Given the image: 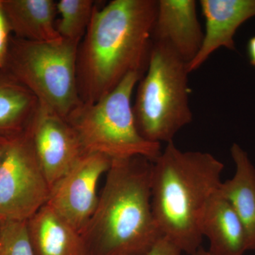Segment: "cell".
<instances>
[{"label": "cell", "instance_id": "22", "mask_svg": "<svg viewBox=\"0 0 255 255\" xmlns=\"http://www.w3.org/2000/svg\"><path fill=\"white\" fill-rule=\"evenodd\" d=\"M6 137V136H4V135H0V162H1V158H2L3 153H4Z\"/></svg>", "mask_w": 255, "mask_h": 255}, {"label": "cell", "instance_id": "6", "mask_svg": "<svg viewBox=\"0 0 255 255\" xmlns=\"http://www.w3.org/2000/svg\"><path fill=\"white\" fill-rule=\"evenodd\" d=\"M142 77L128 74L108 95L95 103L82 102L69 116L67 122L85 153H100L112 159L140 156L152 162L160 155L161 144L144 138L135 124L131 99Z\"/></svg>", "mask_w": 255, "mask_h": 255}, {"label": "cell", "instance_id": "21", "mask_svg": "<svg viewBox=\"0 0 255 255\" xmlns=\"http://www.w3.org/2000/svg\"><path fill=\"white\" fill-rule=\"evenodd\" d=\"M248 50L251 65L255 67V36L252 37L248 42Z\"/></svg>", "mask_w": 255, "mask_h": 255}, {"label": "cell", "instance_id": "20", "mask_svg": "<svg viewBox=\"0 0 255 255\" xmlns=\"http://www.w3.org/2000/svg\"><path fill=\"white\" fill-rule=\"evenodd\" d=\"M182 253L168 239L162 237L147 255H182Z\"/></svg>", "mask_w": 255, "mask_h": 255}, {"label": "cell", "instance_id": "16", "mask_svg": "<svg viewBox=\"0 0 255 255\" xmlns=\"http://www.w3.org/2000/svg\"><path fill=\"white\" fill-rule=\"evenodd\" d=\"M33 93L4 69H0V135L25 131L38 109Z\"/></svg>", "mask_w": 255, "mask_h": 255}, {"label": "cell", "instance_id": "18", "mask_svg": "<svg viewBox=\"0 0 255 255\" xmlns=\"http://www.w3.org/2000/svg\"><path fill=\"white\" fill-rule=\"evenodd\" d=\"M0 255H35L27 221H0Z\"/></svg>", "mask_w": 255, "mask_h": 255}, {"label": "cell", "instance_id": "14", "mask_svg": "<svg viewBox=\"0 0 255 255\" xmlns=\"http://www.w3.org/2000/svg\"><path fill=\"white\" fill-rule=\"evenodd\" d=\"M10 31L30 41H56V2L53 0H1Z\"/></svg>", "mask_w": 255, "mask_h": 255}, {"label": "cell", "instance_id": "13", "mask_svg": "<svg viewBox=\"0 0 255 255\" xmlns=\"http://www.w3.org/2000/svg\"><path fill=\"white\" fill-rule=\"evenodd\" d=\"M35 255H91L77 230L46 204L27 221Z\"/></svg>", "mask_w": 255, "mask_h": 255}, {"label": "cell", "instance_id": "10", "mask_svg": "<svg viewBox=\"0 0 255 255\" xmlns=\"http://www.w3.org/2000/svg\"><path fill=\"white\" fill-rule=\"evenodd\" d=\"M194 0H159L152 40L166 43L187 64L202 46L204 32Z\"/></svg>", "mask_w": 255, "mask_h": 255}, {"label": "cell", "instance_id": "7", "mask_svg": "<svg viewBox=\"0 0 255 255\" xmlns=\"http://www.w3.org/2000/svg\"><path fill=\"white\" fill-rule=\"evenodd\" d=\"M50 194L28 127L6 136L0 162V221H27L46 205Z\"/></svg>", "mask_w": 255, "mask_h": 255}, {"label": "cell", "instance_id": "2", "mask_svg": "<svg viewBox=\"0 0 255 255\" xmlns=\"http://www.w3.org/2000/svg\"><path fill=\"white\" fill-rule=\"evenodd\" d=\"M152 162L112 159L95 212L82 231L91 255H147L163 237L151 206Z\"/></svg>", "mask_w": 255, "mask_h": 255}, {"label": "cell", "instance_id": "5", "mask_svg": "<svg viewBox=\"0 0 255 255\" xmlns=\"http://www.w3.org/2000/svg\"><path fill=\"white\" fill-rule=\"evenodd\" d=\"M80 44L63 38L38 42L11 36L2 69L33 93L39 107L66 121L82 103L77 74Z\"/></svg>", "mask_w": 255, "mask_h": 255}, {"label": "cell", "instance_id": "3", "mask_svg": "<svg viewBox=\"0 0 255 255\" xmlns=\"http://www.w3.org/2000/svg\"><path fill=\"white\" fill-rule=\"evenodd\" d=\"M223 169L212 154L182 151L173 142L152 162V213L162 236L182 253L191 255L201 247V219L222 183Z\"/></svg>", "mask_w": 255, "mask_h": 255}, {"label": "cell", "instance_id": "23", "mask_svg": "<svg viewBox=\"0 0 255 255\" xmlns=\"http://www.w3.org/2000/svg\"><path fill=\"white\" fill-rule=\"evenodd\" d=\"M191 255H212L210 254L209 252L204 250L202 247H201L198 251H196L195 253H193Z\"/></svg>", "mask_w": 255, "mask_h": 255}, {"label": "cell", "instance_id": "11", "mask_svg": "<svg viewBox=\"0 0 255 255\" xmlns=\"http://www.w3.org/2000/svg\"><path fill=\"white\" fill-rule=\"evenodd\" d=\"M206 31L199 53L187 64L188 71L198 70L220 48L236 50L235 35L243 23L255 16V0H201Z\"/></svg>", "mask_w": 255, "mask_h": 255}, {"label": "cell", "instance_id": "9", "mask_svg": "<svg viewBox=\"0 0 255 255\" xmlns=\"http://www.w3.org/2000/svg\"><path fill=\"white\" fill-rule=\"evenodd\" d=\"M28 130L37 158L51 189L85 151L67 121L39 106Z\"/></svg>", "mask_w": 255, "mask_h": 255}, {"label": "cell", "instance_id": "8", "mask_svg": "<svg viewBox=\"0 0 255 255\" xmlns=\"http://www.w3.org/2000/svg\"><path fill=\"white\" fill-rule=\"evenodd\" d=\"M112 159L100 153H85L50 189L48 204L81 234L99 201V182Z\"/></svg>", "mask_w": 255, "mask_h": 255}, {"label": "cell", "instance_id": "4", "mask_svg": "<svg viewBox=\"0 0 255 255\" xmlns=\"http://www.w3.org/2000/svg\"><path fill=\"white\" fill-rule=\"evenodd\" d=\"M187 63L166 43L152 41L147 70L132 106L137 130L148 141L173 142L192 122Z\"/></svg>", "mask_w": 255, "mask_h": 255}, {"label": "cell", "instance_id": "19", "mask_svg": "<svg viewBox=\"0 0 255 255\" xmlns=\"http://www.w3.org/2000/svg\"><path fill=\"white\" fill-rule=\"evenodd\" d=\"M10 31L7 20L3 11L2 5L0 0V69L4 67L10 39Z\"/></svg>", "mask_w": 255, "mask_h": 255}, {"label": "cell", "instance_id": "12", "mask_svg": "<svg viewBox=\"0 0 255 255\" xmlns=\"http://www.w3.org/2000/svg\"><path fill=\"white\" fill-rule=\"evenodd\" d=\"M200 229L203 238L209 241L211 255H243L248 251L243 223L219 189L206 206Z\"/></svg>", "mask_w": 255, "mask_h": 255}, {"label": "cell", "instance_id": "15", "mask_svg": "<svg viewBox=\"0 0 255 255\" xmlns=\"http://www.w3.org/2000/svg\"><path fill=\"white\" fill-rule=\"evenodd\" d=\"M231 154L236 172L231 179L221 183L219 191L243 223L248 251H255V167L248 152L238 144H233Z\"/></svg>", "mask_w": 255, "mask_h": 255}, {"label": "cell", "instance_id": "17", "mask_svg": "<svg viewBox=\"0 0 255 255\" xmlns=\"http://www.w3.org/2000/svg\"><path fill=\"white\" fill-rule=\"evenodd\" d=\"M97 3L92 0H60L56 2L60 18L56 23L58 34L68 41L81 43Z\"/></svg>", "mask_w": 255, "mask_h": 255}, {"label": "cell", "instance_id": "1", "mask_svg": "<svg viewBox=\"0 0 255 255\" xmlns=\"http://www.w3.org/2000/svg\"><path fill=\"white\" fill-rule=\"evenodd\" d=\"M157 4V0H112L101 8L95 5L78 49L77 74L83 103L98 102L128 74L143 76Z\"/></svg>", "mask_w": 255, "mask_h": 255}]
</instances>
